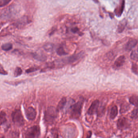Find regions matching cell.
Returning a JSON list of instances; mask_svg holds the SVG:
<instances>
[{"instance_id": "1", "label": "cell", "mask_w": 138, "mask_h": 138, "mask_svg": "<svg viewBox=\"0 0 138 138\" xmlns=\"http://www.w3.org/2000/svg\"><path fill=\"white\" fill-rule=\"evenodd\" d=\"M56 108L54 107H50L47 109L45 112L44 119L48 123H53L57 117V112Z\"/></svg>"}, {"instance_id": "2", "label": "cell", "mask_w": 138, "mask_h": 138, "mask_svg": "<svg viewBox=\"0 0 138 138\" xmlns=\"http://www.w3.org/2000/svg\"><path fill=\"white\" fill-rule=\"evenodd\" d=\"M84 101L83 99H81L77 103L71 105V117L73 118H77L81 115V111L83 106Z\"/></svg>"}, {"instance_id": "3", "label": "cell", "mask_w": 138, "mask_h": 138, "mask_svg": "<svg viewBox=\"0 0 138 138\" xmlns=\"http://www.w3.org/2000/svg\"><path fill=\"white\" fill-rule=\"evenodd\" d=\"M12 120L15 124L18 126H21L25 124L24 118L21 111L19 109L15 110L12 114Z\"/></svg>"}, {"instance_id": "4", "label": "cell", "mask_w": 138, "mask_h": 138, "mask_svg": "<svg viewBox=\"0 0 138 138\" xmlns=\"http://www.w3.org/2000/svg\"><path fill=\"white\" fill-rule=\"evenodd\" d=\"M84 55V52H82L66 58L60 60L59 61H57V63L59 65L66 64L72 63L76 62L77 60H79L81 57H82Z\"/></svg>"}, {"instance_id": "5", "label": "cell", "mask_w": 138, "mask_h": 138, "mask_svg": "<svg viewBox=\"0 0 138 138\" xmlns=\"http://www.w3.org/2000/svg\"><path fill=\"white\" fill-rule=\"evenodd\" d=\"M40 134V128L37 125H34L28 128L25 133L26 137L28 138H37Z\"/></svg>"}, {"instance_id": "6", "label": "cell", "mask_w": 138, "mask_h": 138, "mask_svg": "<svg viewBox=\"0 0 138 138\" xmlns=\"http://www.w3.org/2000/svg\"><path fill=\"white\" fill-rule=\"evenodd\" d=\"M99 101L98 100H94L92 103L90 107L89 108L88 113L89 115H93L97 112L99 107Z\"/></svg>"}, {"instance_id": "7", "label": "cell", "mask_w": 138, "mask_h": 138, "mask_svg": "<svg viewBox=\"0 0 138 138\" xmlns=\"http://www.w3.org/2000/svg\"><path fill=\"white\" fill-rule=\"evenodd\" d=\"M36 111L33 107H29L26 111V115L27 118L29 120H33L36 117Z\"/></svg>"}, {"instance_id": "8", "label": "cell", "mask_w": 138, "mask_h": 138, "mask_svg": "<svg viewBox=\"0 0 138 138\" xmlns=\"http://www.w3.org/2000/svg\"><path fill=\"white\" fill-rule=\"evenodd\" d=\"M125 62V57L123 55H121L116 60L113 66V68L118 69L123 66Z\"/></svg>"}, {"instance_id": "9", "label": "cell", "mask_w": 138, "mask_h": 138, "mask_svg": "<svg viewBox=\"0 0 138 138\" xmlns=\"http://www.w3.org/2000/svg\"><path fill=\"white\" fill-rule=\"evenodd\" d=\"M128 126V123L126 119L122 118L119 119L118 122V127L121 130L125 129Z\"/></svg>"}, {"instance_id": "10", "label": "cell", "mask_w": 138, "mask_h": 138, "mask_svg": "<svg viewBox=\"0 0 138 138\" xmlns=\"http://www.w3.org/2000/svg\"><path fill=\"white\" fill-rule=\"evenodd\" d=\"M137 44V41L136 39H130L125 45V49L127 51L131 50Z\"/></svg>"}, {"instance_id": "11", "label": "cell", "mask_w": 138, "mask_h": 138, "mask_svg": "<svg viewBox=\"0 0 138 138\" xmlns=\"http://www.w3.org/2000/svg\"><path fill=\"white\" fill-rule=\"evenodd\" d=\"M125 7V1L124 0H123L122 1V3H121L118 7L116 10H115V13L116 15L118 17H120L121 16L122 14Z\"/></svg>"}, {"instance_id": "12", "label": "cell", "mask_w": 138, "mask_h": 138, "mask_svg": "<svg viewBox=\"0 0 138 138\" xmlns=\"http://www.w3.org/2000/svg\"><path fill=\"white\" fill-rule=\"evenodd\" d=\"M118 108L116 106H114L111 109L110 117L111 119L113 120L116 117L118 114Z\"/></svg>"}, {"instance_id": "13", "label": "cell", "mask_w": 138, "mask_h": 138, "mask_svg": "<svg viewBox=\"0 0 138 138\" xmlns=\"http://www.w3.org/2000/svg\"><path fill=\"white\" fill-rule=\"evenodd\" d=\"M127 25V21L126 20H123L120 22L118 26V31L119 33H121L124 30L125 26Z\"/></svg>"}, {"instance_id": "14", "label": "cell", "mask_w": 138, "mask_h": 138, "mask_svg": "<svg viewBox=\"0 0 138 138\" xmlns=\"http://www.w3.org/2000/svg\"><path fill=\"white\" fill-rule=\"evenodd\" d=\"M66 99L65 97H63L61 100L59 102L58 105H57V107L56 109L58 111L60 110H62L63 109L64 106L66 105Z\"/></svg>"}, {"instance_id": "15", "label": "cell", "mask_w": 138, "mask_h": 138, "mask_svg": "<svg viewBox=\"0 0 138 138\" xmlns=\"http://www.w3.org/2000/svg\"><path fill=\"white\" fill-rule=\"evenodd\" d=\"M129 102L132 105L137 107L138 106V96L136 95L132 96L130 98Z\"/></svg>"}, {"instance_id": "16", "label": "cell", "mask_w": 138, "mask_h": 138, "mask_svg": "<svg viewBox=\"0 0 138 138\" xmlns=\"http://www.w3.org/2000/svg\"><path fill=\"white\" fill-rule=\"evenodd\" d=\"M54 48V44L51 43H48L47 44H45L43 46L44 50L48 52H52Z\"/></svg>"}, {"instance_id": "17", "label": "cell", "mask_w": 138, "mask_h": 138, "mask_svg": "<svg viewBox=\"0 0 138 138\" xmlns=\"http://www.w3.org/2000/svg\"><path fill=\"white\" fill-rule=\"evenodd\" d=\"M1 48L3 50L8 51L12 49L13 45L10 43H6L2 45Z\"/></svg>"}, {"instance_id": "18", "label": "cell", "mask_w": 138, "mask_h": 138, "mask_svg": "<svg viewBox=\"0 0 138 138\" xmlns=\"http://www.w3.org/2000/svg\"><path fill=\"white\" fill-rule=\"evenodd\" d=\"M7 121L6 114L5 112H1L0 113V125L5 123Z\"/></svg>"}, {"instance_id": "19", "label": "cell", "mask_w": 138, "mask_h": 138, "mask_svg": "<svg viewBox=\"0 0 138 138\" xmlns=\"http://www.w3.org/2000/svg\"><path fill=\"white\" fill-rule=\"evenodd\" d=\"M56 53L57 54L60 56L65 55L68 54V53L65 51L64 48L62 47H60L57 49Z\"/></svg>"}, {"instance_id": "20", "label": "cell", "mask_w": 138, "mask_h": 138, "mask_svg": "<svg viewBox=\"0 0 138 138\" xmlns=\"http://www.w3.org/2000/svg\"><path fill=\"white\" fill-rule=\"evenodd\" d=\"M28 21L27 18H21L16 23L17 25H18V26L20 25H26V23L28 22L27 21Z\"/></svg>"}, {"instance_id": "21", "label": "cell", "mask_w": 138, "mask_h": 138, "mask_svg": "<svg viewBox=\"0 0 138 138\" xmlns=\"http://www.w3.org/2000/svg\"><path fill=\"white\" fill-rule=\"evenodd\" d=\"M34 57L36 60H39V61H44L46 59V57L42 55L36 54L34 55Z\"/></svg>"}, {"instance_id": "22", "label": "cell", "mask_w": 138, "mask_h": 138, "mask_svg": "<svg viewBox=\"0 0 138 138\" xmlns=\"http://www.w3.org/2000/svg\"><path fill=\"white\" fill-rule=\"evenodd\" d=\"M130 58L132 60L137 61L138 60V54L136 50H133L130 54Z\"/></svg>"}, {"instance_id": "23", "label": "cell", "mask_w": 138, "mask_h": 138, "mask_svg": "<svg viewBox=\"0 0 138 138\" xmlns=\"http://www.w3.org/2000/svg\"><path fill=\"white\" fill-rule=\"evenodd\" d=\"M22 73V71L20 67H16L14 71V76L16 77H18L21 75Z\"/></svg>"}, {"instance_id": "24", "label": "cell", "mask_w": 138, "mask_h": 138, "mask_svg": "<svg viewBox=\"0 0 138 138\" xmlns=\"http://www.w3.org/2000/svg\"><path fill=\"white\" fill-rule=\"evenodd\" d=\"M12 1V0H0V7L6 6Z\"/></svg>"}, {"instance_id": "25", "label": "cell", "mask_w": 138, "mask_h": 138, "mask_svg": "<svg viewBox=\"0 0 138 138\" xmlns=\"http://www.w3.org/2000/svg\"><path fill=\"white\" fill-rule=\"evenodd\" d=\"M131 118L134 119H136L138 118V109L137 108L133 110L132 112Z\"/></svg>"}, {"instance_id": "26", "label": "cell", "mask_w": 138, "mask_h": 138, "mask_svg": "<svg viewBox=\"0 0 138 138\" xmlns=\"http://www.w3.org/2000/svg\"><path fill=\"white\" fill-rule=\"evenodd\" d=\"M129 105L128 104H125L124 105H122V108H121V113H125L126 111L129 109Z\"/></svg>"}, {"instance_id": "27", "label": "cell", "mask_w": 138, "mask_h": 138, "mask_svg": "<svg viewBox=\"0 0 138 138\" xmlns=\"http://www.w3.org/2000/svg\"><path fill=\"white\" fill-rule=\"evenodd\" d=\"M132 70L134 74L137 75L138 74V66L136 64H133L132 67Z\"/></svg>"}, {"instance_id": "28", "label": "cell", "mask_w": 138, "mask_h": 138, "mask_svg": "<svg viewBox=\"0 0 138 138\" xmlns=\"http://www.w3.org/2000/svg\"><path fill=\"white\" fill-rule=\"evenodd\" d=\"M0 74L3 75H7V72L4 69L1 65H0Z\"/></svg>"}, {"instance_id": "29", "label": "cell", "mask_w": 138, "mask_h": 138, "mask_svg": "<svg viewBox=\"0 0 138 138\" xmlns=\"http://www.w3.org/2000/svg\"><path fill=\"white\" fill-rule=\"evenodd\" d=\"M37 69L36 68L34 67H32L31 68H29L28 69L26 70V72L27 73H32V72H34V71H37Z\"/></svg>"}, {"instance_id": "30", "label": "cell", "mask_w": 138, "mask_h": 138, "mask_svg": "<svg viewBox=\"0 0 138 138\" xmlns=\"http://www.w3.org/2000/svg\"><path fill=\"white\" fill-rule=\"evenodd\" d=\"M79 29L77 27H74L73 28L71 29V31L73 33H77L79 32Z\"/></svg>"}, {"instance_id": "31", "label": "cell", "mask_w": 138, "mask_h": 138, "mask_svg": "<svg viewBox=\"0 0 138 138\" xmlns=\"http://www.w3.org/2000/svg\"><path fill=\"white\" fill-rule=\"evenodd\" d=\"M93 1L94 2H95V3H99L98 0H93Z\"/></svg>"}, {"instance_id": "32", "label": "cell", "mask_w": 138, "mask_h": 138, "mask_svg": "<svg viewBox=\"0 0 138 138\" xmlns=\"http://www.w3.org/2000/svg\"><path fill=\"white\" fill-rule=\"evenodd\" d=\"M1 27H2V26H1V25L0 24V29L1 28Z\"/></svg>"}]
</instances>
